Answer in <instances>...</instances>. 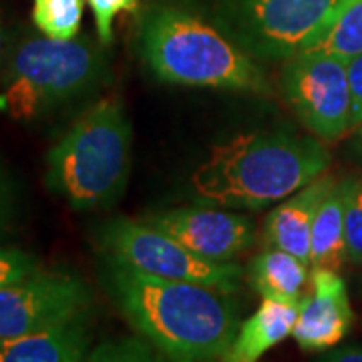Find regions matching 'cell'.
<instances>
[{"label": "cell", "instance_id": "cell-1", "mask_svg": "<svg viewBox=\"0 0 362 362\" xmlns=\"http://www.w3.org/2000/svg\"><path fill=\"white\" fill-rule=\"evenodd\" d=\"M103 282L131 326L169 362L223 358L238 334L230 294L149 276L103 256Z\"/></svg>", "mask_w": 362, "mask_h": 362}, {"label": "cell", "instance_id": "cell-2", "mask_svg": "<svg viewBox=\"0 0 362 362\" xmlns=\"http://www.w3.org/2000/svg\"><path fill=\"white\" fill-rule=\"evenodd\" d=\"M328 163V151L310 137L246 133L214 145L192 173L189 187L207 206L259 209L300 192Z\"/></svg>", "mask_w": 362, "mask_h": 362}, {"label": "cell", "instance_id": "cell-3", "mask_svg": "<svg viewBox=\"0 0 362 362\" xmlns=\"http://www.w3.org/2000/svg\"><path fill=\"white\" fill-rule=\"evenodd\" d=\"M139 40L143 59L159 81L240 93L270 90L256 59L204 16L173 2L147 11Z\"/></svg>", "mask_w": 362, "mask_h": 362}, {"label": "cell", "instance_id": "cell-4", "mask_svg": "<svg viewBox=\"0 0 362 362\" xmlns=\"http://www.w3.org/2000/svg\"><path fill=\"white\" fill-rule=\"evenodd\" d=\"M103 47L89 37H13L0 75V111L14 121H35L93 93L107 77Z\"/></svg>", "mask_w": 362, "mask_h": 362}, {"label": "cell", "instance_id": "cell-5", "mask_svg": "<svg viewBox=\"0 0 362 362\" xmlns=\"http://www.w3.org/2000/svg\"><path fill=\"white\" fill-rule=\"evenodd\" d=\"M131 169V123L123 105L105 99L90 107L52 145L45 181L75 209L115 204Z\"/></svg>", "mask_w": 362, "mask_h": 362}, {"label": "cell", "instance_id": "cell-6", "mask_svg": "<svg viewBox=\"0 0 362 362\" xmlns=\"http://www.w3.org/2000/svg\"><path fill=\"white\" fill-rule=\"evenodd\" d=\"M204 16L252 59L290 61L320 37L342 0H169Z\"/></svg>", "mask_w": 362, "mask_h": 362}, {"label": "cell", "instance_id": "cell-7", "mask_svg": "<svg viewBox=\"0 0 362 362\" xmlns=\"http://www.w3.org/2000/svg\"><path fill=\"white\" fill-rule=\"evenodd\" d=\"M97 246L107 258L157 278L202 284L226 294H233L242 284L238 264L202 258L145 221L123 218L107 221L99 230Z\"/></svg>", "mask_w": 362, "mask_h": 362}, {"label": "cell", "instance_id": "cell-8", "mask_svg": "<svg viewBox=\"0 0 362 362\" xmlns=\"http://www.w3.org/2000/svg\"><path fill=\"white\" fill-rule=\"evenodd\" d=\"M90 290L77 274L40 270L0 288V340L26 337L87 316Z\"/></svg>", "mask_w": 362, "mask_h": 362}, {"label": "cell", "instance_id": "cell-9", "mask_svg": "<svg viewBox=\"0 0 362 362\" xmlns=\"http://www.w3.org/2000/svg\"><path fill=\"white\" fill-rule=\"evenodd\" d=\"M282 87L300 121L318 137L337 141L352 129L346 61L322 52H300L288 61Z\"/></svg>", "mask_w": 362, "mask_h": 362}, {"label": "cell", "instance_id": "cell-10", "mask_svg": "<svg viewBox=\"0 0 362 362\" xmlns=\"http://www.w3.org/2000/svg\"><path fill=\"white\" fill-rule=\"evenodd\" d=\"M143 221L211 262H232L256 238L254 223L247 218L214 207H180Z\"/></svg>", "mask_w": 362, "mask_h": 362}, {"label": "cell", "instance_id": "cell-11", "mask_svg": "<svg viewBox=\"0 0 362 362\" xmlns=\"http://www.w3.org/2000/svg\"><path fill=\"white\" fill-rule=\"evenodd\" d=\"M352 326L349 290L340 274L314 268L310 294L298 304V320L292 337L298 346L308 352L334 349L349 334Z\"/></svg>", "mask_w": 362, "mask_h": 362}, {"label": "cell", "instance_id": "cell-12", "mask_svg": "<svg viewBox=\"0 0 362 362\" xmlns=\"http://www.w3.org/2000/svg\"><path fill=\"white\" fill-rule=\"evenodd\" d=\"M337 183L334 177H316L300 192L288 197L266 220V242L268 247L284 250L310 266L312 223L324 195Z\"/></svg>", "mask_w": 362, "mask_h": 362}, {"label": "cell", "instance_id": "cell-13", "mask_svg": "<svg viewBox=\"0 0 362 362\" xmlns=\"http://www.w3.org/2000/svg\"><path fill=\"white\" fill-rule=\"evenodd\" d=\"M87 316L26 337L0 340V362H85Z\"/></svg>", "mask_w": 362, "mask_h": 362}, {"label": "cell", "instance_id": "cell-14", "mask_svg": "<svg viewBox=\"0 0 362 362\" xmlns=\"http://www.w3.org/2000/svg\"><path fill=\"white\" fill-rule=\"evenodd\" d=\"M298 304L264 300L256 314L238 328L223 362H258L266 352L294 332Z\"/></svg>", "mask_w": 362, "mask_h": 362}, {"label": "cell", "instance_id": "cell-15", "mask_svg": "<svg viewBox=\"0 0 362 362\" xmlns=\"http://www.w3.org/2000/svg\"><path fill=\"white\" fill-rule=\"evenodd\" d=\"M308 264L284 250L270 247L258 254L247 266V280L264 300L300 304L310 284Z\"/></svg>", "mask_w": 362, "mask_h": 362}, {"label": "cell", "instance_id": "cell-16", "mask_svg": "<svg viewBox=\"0 0 362 362\" xmlns=\"http://www.w3.org/2000/svg\"><path fill=\"white\" fill-rule=\"evenodd\" d=\"M349 259L344 232V189L337 181L324 195L312 223L310 266L338 272Z\"/></svg>", "mask_w": 362, "mask_h": 362}, {"label": "cell", "instance_id": "cell-17", "mask_svg": "<svg viewBox=\"0 0 362 362\" xmlns=\"http://www.w3.org/2000/svg\"><path fill=\"white\" fill-rule=\"evenodd\" d=\"M302 52H322L346 63L362 54V0H342L320 37Z\"/></svg>", "mask_w": 362, "mask_h": 362}, {"label": "cell", "instance_id": "cell-18", "mask_svg": "<svg viewBox=\"0 0 362 362\" xmlns=\"http://www.w3.org/2000/svg\"><path fill=\"white\" fill-rule=\"evenodd\" d=\"M87 0H35L33 23L45 37L75 39L83 23Z\"/></svg>", "mask_w": 362, "mask_h": 362}, {"label": "cell", "instance_id": "cell-19", "mask_svg": "<svg viewBox=\"0 0 362 362\" xmlns=\"http://www.w3.org/2000/svg\"><path fill=\"white\" fill-rule=\"evenodd\" d=\"M85 362H165V358L149 340L125 337L99 344Z\"/></svg>", "mask_w": 362, "mask_h": 362}, {"label": "cell", "instance_id": "cell-20", "mask_svg": "<svg viewBox=\"0 0 362 362\" xmlns=\"http://www.w3.org/2000/svg\"><path fill=\"white\" fill-rule=\"evenodd\" d=\"M344 189V232L350 264L362 266V175L342 181Z\"/></svg>", "mask_w": 362, "mask_h": 362}, {"label": "cell", "instance_id": "cell-21", "mask_svg": "<svg viewBox=\"0 0 362 362\" xmlns=\"http://www.w3.org/2000/svg\"><path fill=\"white\" fill-rule=\"evenodd\" d=\"M42 270L33 254L18 247H0V288L16 284Z\"/></svg>", "mask_w": 362, "mask_h": 362}, {"label": "cell", "instance_id": "cell-22", "mask_svg": "<svg viewBox=\"0 0 362 362\" xmlns=\"http://www.w3.org/2000/svg\"><path fill=\"white\" fill-rule=\"evenodd\" d=\"M95 18V28L101 45H111L113 40V21L117 14L135 13L139 8V0H87Z\"/></svg>", "mask_w": 362, "mask_h": 362}, {"label": "cell", "instance_id": "cell-23", "mask_svg": "<svg viewBox=\"0 0 362 362\" xmlns=\"http://www.w3.org/2000/svg\"><path fill=\"white\" fill-rule=\"evenodd\" d=\"M18 214V194L13 177L0 165V235L8 232Z\"/></svg>", "mask_w": 362, "mask_h": 362}, {"label": "cell", "instance_id": "cell-24", "mask_svg": "<svg viewBox=\"0 0 362 362\" xmlns=\"http://www.w3.org/2000/svg\"><path fill=\"white\" fill-rule=\"evenodd\" d=\"M349 69L350 87V127L362 125V54L350 59Z\"/></svg>", "mask_w": 362, "mask_h": 362}, {"label": "cell", "instance_id": "cell-25", "mask_svg": "<svg viewBox=\"0 0 362 362\" xmlns=\"http://www.w3.org/2000/svg\"><path fill=\"white\" fill-rule=\"evenodd\" d=\"M320 362H362V346H342L332 350Z\"/></svg>", "mask_w": 362, "mask_h": 362}, {"label": "cell", "instance_id": "cell-26", "mask_svg": "<svg viewBox=\"0 0 362 362\" xmlns=\"http://www.w3.org/2000/svg\"><path fill=\"white\" fill-rule=\"evenodd\" d=\"M11 40H13V35H8L6 26L0 18V75H2V69L6 65V57H8V49H11Z\"/></svg>", "mask_w": 362, "mask_h": 362}]
</instances>
